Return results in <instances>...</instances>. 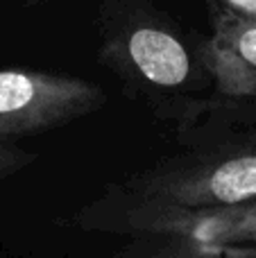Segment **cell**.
<instances>
[{
    "label": "cell",
    "instance_id": "6da1fadb",
    "mask_svg": "<svg viewBox=\"0 0 256 258\" xmlns=\"http://www.w3.org/2000/svg\"><path fill=\"white\" fill-rule=\"evenodd\" d=\"M179 150L104 188L141 202L209 206L256 200V104L204 95L175 122Z\"/></svg>",
    "mask_w": 256,
    "mask_h": 258
},
{
    "label": "cell",
    "instance_id": "7a4b0ae2",
    "mask_svg": "<svg viewBox=\"0 0 256 258\" xmlns=\"http://www.w3.org/2000/svg\"><path fill=\"white\" fill-rule=\"evenodd\" d=\"M98 57L157 116L179 122L209 82L175 23L152 0H98Z\"/></svg>",
    "mask_w": 256,
    "mask_h": 258
},
{
    "label": "cell",
    "instance_id": "3957f363",
    "mask_svg": "<svg viewBox=\"0 0 256 258\" xmlns=\"http://www.w3.org/2000/svg\"><path fill=\"white\" fill-rule=\"evenodd\" d=\"M84 231L132 238L125 256L252 258L256 247V200L186 206L102 195L73 215Z\"/></svg>",
    "mask_w": 256,
    "mask_h": 258
},
{
    "label": "cell",
    "instance_id": "277c9868",
    "mask_svg": "<svg viewBox=\"0 0 256 258\" xmlns=\"http://www.w3.org/2000/svg\"><path fill=\"white\" fill-rule=\"evenodd\" d=\"M107 93L77 75L0 71V138L34 136L86 118L104 107Z\"/></svg>",
    "mask_w": 256,
    "mask_h": 258
},
{
    "label": "cell",
    "instance_id": "5b68a950",
    "mask_svg": "<svg viewBox=\"0 0 256 258\" xmlns=\"http://www.w3.org/2000/svg\"><path fill=\"white\" fill-rule=\"evenodd\" d=\"M211 32L200 48L211 98L256 104V23L227 9L209 7Z\"/></svg>",
    "mask_w": 256,
    "mask_h": 258
},
{
    "label": "cell",
    "instance_id": "8992f818",
    "mask_svg": "<svg viewBox=\"0 0 256 258\" xmlns=\"http://www.w3.org/2000/svg\"><path fill=\"white\" fill-rule=\"evenodd\" d=\"M36 161V154L18 147L9 138H0V179H7L12 174L25 170Z\"/></svg>",
    "mask_w": 256,
    "mask_h": 258
},
{
    "label": "cell",
    "instance_id": "52a82bcc",
    "mask_svg": "<svg viewBox=\"0 0 256 258\" xmlns=\"http://www.w3.org/2000/svg\"><path fill=\"white\" fill-rule=\"evenodd\" d=\"M209 7L227 9V12L256 23V0H209Z\"/></svg>",
    "mask_w": 256,
    "mask_h": 258
},
{
    "label": "cell",
    "instance_id": "ba28073f",
    "mask_svg": "<svg viewBox=\"0 0 256 258\" xmlns=\"http://www.w3.org/2000/svg\"><path fill=\"white\" fill-rule=\"evenodd\" d=\"M25 3H30V5H36V3H43V0H25Z\"/></svg>",
    "mask_w": 256,
    "mask_h": 258
}]
</instances>
